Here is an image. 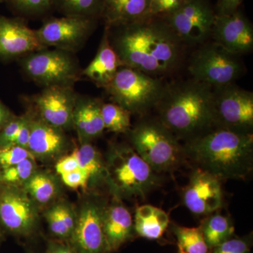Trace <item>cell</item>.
Returning <instances> with one entry per match:
<instances>
[{
	"instance_id": "836d02e7",
	"label": "cell",
	"mask_w": 253,
	"mask_h": 253,
	"mask_svg": "<svg viewBox=\"0 0 253 253\" xmlns=\"http://www.w3.org/2000/svg\"><path fill=\"white\" fill-rule=\"evenodd\" d=\"M252 246V236L231 237L215 247L210 250L209 253H250Z\"/></svg>"
},
{
	"instance_id": "4fadbf2b",
	"label": "cell",
	"mask_w": 253,
	"mask_h": 253,
	"mask_svg": "<svg viewBox=\"0 0 253 253\" xmlns=\"http://www.w3.org/2000/svg\"><path fill=\"white\" fill-rule=\"evenodd\" d=\"M78 94L73 86H51L34 95L32 102L38 116L48 124L59 128H73V112Z\"/></svg>"
},
{
	"instance_id": "ba28073f",
	"label": "cell",
	"mask_w": 253,
	"mask_h": 253,
	"mask_svg": "<svg viewBox=\"0 0 253 253\" xmlns=\"http://www.w3.org/2000/svg\"><path fill=\"white\" fill-rule=\"evenodd\" d=\"M188 71L194 81L214 88L234 83L244 74L245 66L239 55L210 40L191 55Z\"/></svg>"
},
{
	"instance_id": "8d00e7d4",
	"label": "cell",
	"mask_w": 253,
	"mask_h": 253,
	"mask_svg": "<svg viewBox=\"0 0 253 253\" xmlns=\"http://www.w3.org/2000/svg\"><path fill=\"white\" fill-rule=\"evenodd\" d=\"M61 176L63 183L68 187L72 189H78V188L86 189L89 182H91L89 176L80 169L63 174Z\"/></svg>"
},
{
	"instance_id": "7402d4cb",
	"label": "cell",
	"mask_w": 253,
	"mask_h": 253,
	"mask_svg": "<svg viewBox=\"0 0 253 253\" xmlns=\"http://www.w3.org/2000/svg\"><path fill=\"white\" fill-rule=\"evenodd\" d=\"M151 0H103L100 19L105 28L115 27L150 17Z\"/></svg>"
},
{
	"instance_id": "277c9868",
	"label": "cell",
	"mask_w": 253,
	"mask_h": 253,
	"mask_svg": "<svg viewBox=\"0 0 253 253\" xmlns=\"http://www.w3.org/2000/svg\"><path fill=\"white\" fill-rule=\"evenodd\" d=\"M130 131L131 146L153 170L173 172L186 162L184 145L157 118H146Z\"/></svg>"
},
{
	"instance_id": "cb8c5ba5",
	"label": "cell",
	"mask_w": 253,
	"mask_h": 253,
	"mask_svg": "<svg viewBox=\"0 0 253 253\" xmlns=\"http://www.w3.org/2000/svg\"><path fill=\"white\" fill-rule=\"evenodd\" d=\"M199 227L210 250L230 239L235 231L231 218L217 211L206 216Z\"/></svg>"
},
{
	"instance_id": "6da1fadb",
	"label": "cell",
	"mask_w": 253,
	"mask_h": 253,
	"mask_svg": "<svg viewBox=\"0 0 253 253\" xmlns=\"http://www.w3.org/2000/svg\"><path fill=\"white\" fill-rule=\"evenodd\" d=\"M105 29L123 66L163 79L184 62L186 46L163 18L148 17Z\"/></svg>"
},
{
	"instance_id": "83f0119b",
	"label": "cell",
	"mask_w": 253,
	"mask_h": 253,
	"mask_svg": "<svg viewBox=\"0 0 253 253\" xmlns=\"http://www.w3.org/2000/svg\"><path fill=\"white\" fill-rule=\"evenodd\" d=\"M103 0H54V9L66 16L100 19Z\"/></svg>"
},
{
	"instance_id": "f546056e",
	"label": "cell",
	"mask_w": 253,
	"mask_h": 253,
	"mask_svg": "<svg viewBox=\"0 0 253 253\" xmlns=\"http://www.w3.org/2000/svg\"><path fill=\"white\" fill-rule=\"evenodd\" d=\"M131 114L124 108L115 103H103L101 115L105 129L116 133H126L131 130Z\"/></svg>"
},
{
	"instance_id": "ffe728a7",
	"label": "cell",
	"mask_w": 253,
	"mask_h": 253,
	"mask_svg": "<svg viewBox=\"0 0 253 253\" xmlns=\"http://www.w3.org/2000/svg\"><path fill=\"white\" fill-rule=\"evenodd\" d=\"M103 226L109 253L118 251L135 233L130 212L118 200L104 208Z\"/></svg>"
},
{
	"instance_id": "f1b7e54d",
	"label": "cell",
	"mask_w": 253,
	"mask_h": 253,
	"mask_svg": "<svg viewBox=\"0 0 253 253\" xmlns=\"http://www.w3.org/2000/svg\"><path fill=\"white\" fill-rule=\"evenodd\" d=\"M172 231L177 239L178 248L186 253H209L200 227H186L172 224Z\"/></svg>"
},
{
	"instance_id": "2e32d148",
	"label": "cell",
	"mask_w": 253,
	"mask_h": 253,
	"mask_svg": "<svg viewBox=\"0 0 253 253\" xmlns=\"http://www.w3.org/2000/svg\"><path fill=\"white\" fill-rule=\"evenodd\" d=\"M46 48L38 39L36 30L28 27L24 18L0 15V60L20 59Z\"/></svg>"
},
{
	"instance_id": "7c38bea8",
	"label": "cell",
	"mask_w": 253,
	"mask_h": 253,
	"mask_svg": "<svg viewBox=\"0 0 253 253\" xmlns=\"http://www.w3.org/2000/svg\"><path fill=\"white\" fill-rule=\"evenodd\" d=\"M0 221L11 232L28 235L35 230L38 224L36 204L21 187L1 186Z\"/></svg>"
},
{
	"instance_id": "ab89813d",
	"label": "cell",
	"mask_w": 253,
	"mask_h": 253,
	"mask_svg": "<svg viewBox=\"0 0 253 253\" xmlns=\"http://www.w3.org/2000/svg\"><path fill=\"white\" fill-rule=\"evenodd\" d=\"M46 253H79L72 246L59 242H51Z\"/></svg>"
},
{
	"instance_id": "1f68e13d",
	"label": "cell",
	"mask_w": 253,
	"mask_h": 253,
	"mask_svg": "<svg viewBox=\"0 0 253 253\" xmlns=\"http://www.w3.org/2000/svg\"><path fill=\"white\" fill-rule=\"evenodd\" d=\"M20 17L39 18L54 10V0H4Z\"/></svg>"
},
{
	"instance_id": "4dcf8cb0",
	"label": "cell",
	"mask_w": 253,
	"mask_h": 253,
	"mask_svg": "<svg viewBox=\"0 0 253 253\" xmlns=\"http://www.w3.org/2000/svg\"><path fill=\"white\" fill-rule=\"evenodd\" d=\"M36 172L35 158H28L11 167L0 169V184L21 187Z\"/></svg>"
},
{
	"instance_id": "9a60e30c",
	"label": "cell",
	"mask_w": 253,
	"mask_h": 253,
	"mask_svg": "<svg viewBox=\"0 0 253 253\" xmlns=\"http://www.w3.org/2000/svg\"><path fill=\"white\" fill-rule=\"evenodd\" d=\"M104 208L94 202L82 208L69 239L71 246L78 253H109L103 226Z\"/></svg>"
},
{
	"instance_id": "f35d334b",
	"label": "cell",
	"mask_w": 253,
	"mask_h": 253,
	"mask_svg": "<svg viewBox=\"0 0 253 253\" xmlns=\"http://www.w3.org/2000/svg\"><path fill=\"white\" fill-rule=\"evenodd\" d=\"M244 0H217L215 11L217 15H229L239 11V6Z\"/></svg>"
},
{
	"instance_id": "60d3db41",
	"label": "cell",
	"mask_w": 253,
	"mask_h": 253,
	"mask_svg": "<svg viewBox=\"0 0 253 253\" xmlns=\"http://www.w3.org/2000/svg\"><path fill=\"white\" fill-rule=\"evenodd\" d=\"M14 115L0 101V131L14 117Z\"/></svg>"
},
{
	"instance_id": "74e56055",
	"label": "cell",
	"mask_w": 253,
	"mask_h": 253,
	"mask_svg": "<svg viewBox=\"0 0 253 253\" xmlns=\"http://www.w3.org/2000/svg\"><path fill=\"white\" fill-rule=\"evenodd\" d=\"M55 169L60 176L80 169L79 163L75 150L71 154L63 156L60 159L55 166Z\"/></svg>"
},
{
	"instance_id": "d6a6232c",
	"label": "cell",
	"mask_w": 253,
	"mask_h": 253,
	"mask_svg": "<svg viewBox=\"0 0 253 253\" xmlns=\"http://www.w3.org/2000/svg\"><path fill=\"white\" fill-rule=\"evenodd\" d=\"M28 158H35L31 151L18 145L0 146V169H4L22 162Z\"/></svg>"
},
{
	"instance_id": "603a6c76",
	"label": "cell",
	"mask_w": 253,
	"mask_h": 253,
	"mask_svg": "<svg viewBox=\"0 0 253 253\" xmlns=\"http://www.w3.org/2000/svg\"><path fill=\"white\" fill-rule=\"evenodd\" d=\"M169 224V216L161 208L151 205L136 208L134 219V231L145 239H161Z\"/></svg>"
},
{
	"instance_id": "ac0fdd59",
	"label": "cell",
	"mask_w": 253,
	"mask_h": 253,
	"mask_svg": "<svg viewBox=\"0 0 253 253\" xmlns=\"http://www.w3.org/2000/svg\"><path fill=\"white\" fill-rule=\"evenodd\" d=\"M30 136L28 150L35 158H51L62 154L68 146L63 130L48 124L40 116L28 113Z\"/></svg>"
},
{
	"instance_id": "30bf717a",
	"label": "cell",
	"mask_w": 253,
	"mask_h": 253,
	"mask_svg": "<svg viewBox=\"0 0 253 253\" xmlns=\"http://www.w3.org/2000/svg\"><path fill=\"white\" fill-rule=\"evenodd\" d=\"M216 13L208 0H185L172 14L163 18L186 46L210 41Z\"/></svg>"
},
{
	"instance_id": "3957f363",
	"label": "cell",
	"mask_w": 253,
	"mask_h": 253,
	"mask_svg": "<svg viewBox=\"0 0 253 253\" xmlns=\"http://www.w3.org/2000/svg\"><path fill=\"white\" fill-rule=\"evenodd\" d=\"M186 159L223 180H245L253 169V134L214 127L184 145Z\"/></svg>"
},
{
	"instance_id": "e0dca14e",
	"label": "cell",
	"mask_w": 253,
	"mask_h": 253,
	"mask_svg": "<svg viewBox=\"0 0 253 253\" xmlns=\"http://www.w3.org/2000/svg\"><path fill=\"white\" fill-rule=\"evenodd\" d=\"M211 40L234 54H247L253 48L252 23L239 11L216 14Z\"/></svg>"
},
{
	"instance_id": "7a4b0ae2",
	"label": "cell",
	"mask_w": 253,
	"mask_h": 253,
	"mask_svg": "<svg viewBox=\"0 0 253 253\" xmlns=\"http://www.w3.org/2000/svg\"><path fill=\"white\" fill-rule=\"evenodd\" d=\"M154 110L179 141L186 142L214 127L212 87L192 78L166 83Z\"/></svg>"
},
{
	"instance_id": "8fae6325",
	"label": "cell",
	"mask_w": 253,
	"mask_h": 253,
	"mask_svg": "<svg viewBox=\"0 0 253 253\" xmlns=\"http://www.w3.org/2000/svg\"><path fill=\"white\" fill-rule=\"evenodd\" d=\"M99 20L94 18L66 16L44 18L36 36L44 47L76 53L86 44L96 29Z\"/></svg>"
},
{
	"instance_id": "5bb4252c",
	"label": "cell",
	"mask_w": 253,
	"mask_h": 253,
	"mask_svg": "<svg viewBox=\"0 0 253 253\" xmlns=\"http://www.w3.org/2000/svg\"><path fill=\"white\" fill-rule=\"evenodd\" d=\"M182 200L193 214L209 215L222 206L221 181L211 173L196 168L183 189Z\"/></svg>"
},
{
	"instance_id": "d6986e66",
	"label": "cell",
	"mask_w": 253,
	"mask_h": 253,
	"mask_svg": "<svg viewBox=\"0 0 253 253\" xmlns=\"http://www.w3.org/2000/svg\"><path fill=\"white\" fill-rule=\"evenodd\" d=\"M101 100L78 94L73 112V128L77 131L81 144L90 143L105 130Z\"/></svg>"
},
{
	"instance_id": "e575fe53",
	"label": "cell",
	"mask_w": 253,
	"mask_h": 253,
	"mask_svg": "<svg viewBox=\"0 0 253 253\" xmlns=\"http://www.w3.org/2000/svg\"><path fill=\"white\" fill-rule=\"evenodd\" d=\"M27 121V115L14 116L4 127L0 131V146L12 145L20 129Z\"/></svg>"
},
{
	"instance_id": "b9f144b4",
	"label": "cell",
	"mask_w": 253,
	"mask_h": 253,
	"mask_svg": "<svg viewBox=\"0 0 253 253\" xmlns=\"http://www.w3.org/2000/svg\"><path fill=\"white\" fill-rule=\"evenodd\" d=\"M179 253H186L184 252V251H183L182 249H180V248H179Z\"/></svg>"
},
{
	"instance_id": "4316f807",
	"label": "cell",
	"mask_w": 253,
	"mask_h": 253,
	"mask_svg": "<svg viewBox=\"0 0 253 253\" xmlns=\"http://www.w3.org/2000/svg\"><path fill=\"white\" fill-rule=\"evenodd\" d=\"M23 189L36 204L45 205L52 201L58 193V185L51 174L36 172L23 186Z\"/></svg>"
},
{
	"instance_id": "44dd1931",
	"label": "cell",
	"mask_w": 253,
	"mask_h": 253,
	"mask_svg": "<svg viewBox=\"0 0 253 253\" xmlns=\"http://www.w3.org/2000/svg\"><path fill=\"white\" fill-rule=\"evenodd\" d=\"M121 66L122 63L110 43L107 31L104 29L97 52L90 63L82 71V76L87 78L98 87L105 89Z\"/></svg>"
},
{
	"instance_id": "484cf974",
	"label": "cell",
	"mask_w": 253,
	"mask_h": 253,
	"mask_svg": "<svg viewBox=\"0 0 253 253\" xmlns=\"http://www.w3.org/2000/svg\"><path fill=\"white\" fill-rule=\"evenodd\" d=\"M77 156L79 168L89 176L91 181L97 182L101 179H107L106 164L102 158L91 143L81 144L80 147L75 149Z\"/></svg>"
},
{
	"instance_id": "8992f818",
	"label": "cell",
	"mask_w": 253,
	"mask_h": 253,
	"mask_svg": "<svg viewBox=\"0 0 253 253\" xmlns=\"http://www.w3.org/2000/svg\"><path fill=\"white\" fill-rule=\"evenodd\" d=\"M166 85L161 78L123 66L104 89L113 103L144 116L156 107Z\"/></svg>"
},
{
	"instance_id": "9c48e42d",
	"label": "cell",
	"mask_w": 253,
	"mask_h": 253,
	"mask_svg": "<svg viewBox=\"0 0 253 253\" xmlns=\"http://www.w3.org/2000/svg\"><path fill=\"white\" fill-rule=\"evenodd\" d=\"M213 121L215 127L253 134V93L234 83L212 88Z\"/></svg>"
},
{
	"instance_id": "d590c367",
	"label": "cell",
	"mask_w": 253,
	"mask_h": 253,
	"mask_svg": "<svg viewBox=\"0 0 253 253\" xmlns=\"http://www.w3.org/2000/svg\"><path fill=\"white\" fill-rule=\"evenodd\" d=\"M185 0H151L150 17L164 18L177 9Z\"/></svg>"
},
{
	"instance_id": "5b68a950",
	"label": "cell",
	"mask_w": 253,
	"mask_h": 253,
	"mask_svg": "<svg viewBox=\"0 0 253 253\" xmlns=\"http://www.w3.org/2000/svg\"><path fill=\"white\" fill-rule=\"evenodd\" d=\"M107 179L117 197L144 199L161 178L129 145H114L106 164Z\"/></svg>"
},
{
	"instance_id": "52a82bcc",
	"label": "cell",
	"mask_w": 253,
	"mask_h": 253,
	"mask_svg": "<svg viewBox=\"0 0 253 253\" xmlns=\"http://www.w3.org/2000/svg\"><path fill=\"white\" fill-rule=\"evenodd\" d=\"M19 60L25 76L43 88L73 86L82 77L83 70L74 53L64 50L46 48Z\"/></svg>"
},
{
	"instance_id": "d4e9b609",
	"label": "cell",
	"mask_w": 253,
	"mask_h": 253,
	"mask_svg": "<svg viewBox=\"0 0 253 253\" xmlns=\"http://www.w3.org/2000/svg\"><path fill=\"white\" fill-rule=\"evenodd\" d=\"M45 217L51 232L61 239H70L76 226L77 215L69 205H54L46 212Z\"/></svg>"
}]
</instances>
